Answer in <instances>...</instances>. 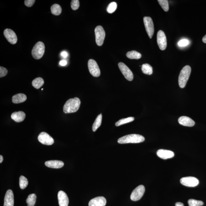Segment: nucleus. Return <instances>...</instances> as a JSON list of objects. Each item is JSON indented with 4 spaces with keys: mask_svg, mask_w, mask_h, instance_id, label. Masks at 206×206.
Here are the masks:
<instances>
[{
    "mask_svg": "<svg viewBox=\"0 0 206 206\" xmlns=\"http://www.w3.org/2000/svg\"><path fill=\"white\" fill-rule=\"evenodd\" d=\"M142 70L143 73L146 75H151L153 73L152 67L148 64H142Z\"/></svg>",
    "mask_w": 206,
    "mask_h": 206,
    "instance_id": "nucleus-26",
    "label": "nucleus"
},
{
    "mask_svg": "<svg viewBox=\"0 0 206 206\" xmlns=\"http://www.w3.org/2000/svg\"><path fill=\"white\" fill-rule=\"evenodd\" d=\"M118 67L126 79L129 81H132L133 79L134 76L131 71L123 63L118 64Z\"/></svg>",
    "mask_w": 206,
    "mask_h": 206,
    "instance_id": "nucleus-9",
    "label": "nucleus"
},
{
    "mask_svg": "<svg viewBox=\"0 0 206 206\" xmlns=\"http://www.w3.org/2000/svg\"><path fill=\"white\" fill-rule=\"evenodd\" d=\"M67 61L65 60H61L59 62V64L61 66H64L67 65Z\"/></svg>",
    "mask_w": 206,
    "mask_h": 206,
    "instance_id": "nucleus-37",
    "label": "nucleus"
},
{
    "mask_svg": "<svg viewBox=\"0 0 206 206\" xmlns=\"http://www.w3.org/2000/svg\"><path fill=\"white\" fill-rule=\"evenodd\" d=\"M144 22L147 33L151 39L154 32V25L152 20L150 17H145L144 18Z\"/></svg>",
    "mask_w": 206,
    "mask_h": 206,
    "instance_id": "nucleus-8",
    "label": "nucleus"
},
{
    "mask_svg": "<svg viewBox=\"0 0 206 206\" xmlns=\"http://www.w3.org/2000/svg\"><path fill=\"white\" fill-rule=\"evenodd\" d=\"M117 3L115 2H112L110 3L108 6L106 10L108 13H112L114 12L116 9Z\"/></svg>",
    "mask_w": 206,
    "mask_h": 206,
    "instance_id": "nucleus-32",
    "label": "nucleus"
},
{
    "mask_svg": "<svg viewBox=\"0 0 206 206\" xmlns=\"http://www.w3.org/2000/svg\"><path fill=\"white\" fill-rule=\"evenodd\" d=\"M61 55L62 57L64 58H67L68 56L67 52L66 51L62 52L61 54Z\"/></svg>",
    "mask_w": 206,
    "mask_h": 206,
    "instance_id": "nucleus-38",
    "label": "nucleus"
},
{
    "mask_svg": "<svg viewBox=\"0 0 206 206\" xmlns=\"http://www.w3.org/2000/svg\"><path fill=\"white\" fill-rule=\"evenodd\" d=\"M157 42L160 50H165L167 46V40L165 33L163 31H158L157 34Z\"/></svg>",
    "mask_w": 206,
    "mask_h": 206,
    "instance_id": "nucleus-10",
    "label": "nucleus"
},
{
    "mask_svg": "<svg viewBox=\"0 0 206 206\" xmlns=\"http://www.w3.org/2000/svg\"><path fill=\"white\" fill-rule=\"evenodd\" d=\"M46 167L52 168H60L64 166V162L61 161L50 160L45 162Z\"/></svg>",
    "mask_w": 206,
    "mask_h": 206,
    "instance_id": "nucleus-19",
    "label": "nucleus"
},
{
    "mask_svg": "<svg viewBox=\"0 0 206 206\" xmlns=\"http://www.w3.org/2000/svg\"><path fill=\"white\" fill-rule=\"evenodd\" d=\"M202 41L204 43H206V34L203 37V39H202Z\"/></svg>",
    "mask_w": 206,
    "mask_h": 206,
    "instance_id": "nucleus-40",
    "label": "nucleus"
},
{
    "mask_svg": "<svg viewBox=\"0 0 206 206\" xmlns=\"http://www.w3.org/2000/svg\"><path fill=\"white\" fill-rule=\"evenodd\" d=\"M3 161V157L2 155H0V163H2Z\"/></svg>",
    "mask_w": 206,
    "mask_h": 206,
    "instance_id": "nucleus-41",
    "label": "nucleus"
},
{
    "mask_svg": "<svg viewBox=\"0 0 206 206\" xmlns=\"http://www.w3.org/2000/svg\"><path fill=\"white\" fill-rule=\"evenodd\" d=\"M145 191V188L143 185H139L134 189L131 194V199L136 201L142 198Z\"/></svg>",
    "mask_w": 206,
    "mask_h": 206,
    "instance_id": "nucleus-6",
    "label": "nucleus"
},
{
    "mask_svg": "<svg viewBox=\"0 0 206 206\" xmlns=\"http://www.w3.org/2000/svg\"><path fill=\"white\" fill-rule=\"evenodd\" d=\"M8 73V70L4 67H0V77L2 78L6 75Z\"/></svg>",
    "mask_w": 206,
    "mask_h": 206,
    "instance_id": "nucleus-35",
    "label": "nucleus"
},
{
    "mask_svg": "<svg viewBox=\"0 0 206 206\" xmlns=\"http://www.w3.org/2000/svg\"><path fill=\"white\" fill-rule=\"evenodd\" d=\"M88 67L89 71L92 76L95 77L100 76V70L95 60L93 59H90L88 61Z\"/></svg>",
    "mask_w": 206,
    "mask_h": 206,
    "instance_id": "nucleus-7",
    "label": "nucleus"
},
{
    "mask_svg": "<svg viewBox=\"0 0 206 206\" xmlns=\"http://www.w3.org/2000/svg\"><path fill=\"white\" fill-rule=\"evenodd\" d=\"M35 0H25L24 1V4L28 7H32L35 2Z\"/></svg>",
    "mask_w": 206,
    "mask_h": 206,
    "instance_id": "nucleus-36",
    "label": "nucleus"
},
{
    "mask_svg": "<svg viewBox=\"0 0 206 206\" xmlns=\"http://www.w3.org/2000/svg\"><path fill=\"white\" fill-rule=\"evenodd\" d=\"M3 34L6 39L12 44H15L17 42L16 34L14 31L10 29H6L4 31Z\"/></svg>",
    "mask_w": 206,
    "mask_h": 206,
    "instance_id": "nucleus-13",
    "label": "nucleus"
},
{
    "mask_svg": "<svg viewBox=\"0 0 206 206\" xmlns=\"http://www.w3.org/2000/svg\"><path fill=\"white\" fill-rule=\"evenodd\" d=\"M25 113L23 111H19L12 113L11 117L12 119L14 120L15 122L19 123L23 121L25 118Z\"/></svg>",
    "mask_w": 206,
    "mask_h": 206,
    "instance_id": "nucleus-20",
    "label": "nucleus"
},
{
    "mask_svg": "<svg viewBox=\"0 0 206 206\" xmlns=\"http://www.w3.org/2000/svg\"><path fill=\"white\" fill-rule=\"evenodd\" d=\"M126 55L128 58L131 59H139L142 57L140 53L135 50L127 52Z\"/></svg>",
    "mask_w": 206,
    "mask_h": 206,
    "instance_id": "nucleus-22",
    "label": "nucleus"
},
{
    "mask_svg": "<svg viewBox=\"0 0 206 206\" xmlns=\"http://www.w3.org/2000/svg\"><path fill=\"white\" fill-rule=\"evenodd\" d=\"M80 104L81 101L78 97L69 99L64 106V112L66 113L76 112L79 109Z\"/></svg>",
    "mask_w": 206,
    "mask_h": 206,
    "instance_id": "nucleus-1",
    "label": "nucleus"
},
{
    "mask_svg": "<svg viewBox=\"0 0 206 206\" xmlns=\"http://www.w3.org/2000/svg\"><path fill=\"white\" fill-rule=\"evenodd\" d=\"M27 99V97L25 94L20 93L13 95L12 98V101L14 104H20L25 102Z\"/></svg>",
    "mask_w": 206,
    "mask_h": 206,
    "instance_id": "nucleus-21",
    "label": "nucleus"
},
{
    "mask_svg": "<svg viewBox=\"0 0 206 206\" xmlns=\"http://www.w3.org/2000/svg\"><path fill=\"white\" fill-rule=\"evenodd\" d=\"M134 120V118L133 117H130L122 119L120 120L117 122H116L115 123V125L116 126H120L121 125L133 121Z\"/></svg>",
    "mask_w": 206,
    "mask_h": 206,
    "instance_id": "nucleus-28",
    "label": "nucleus"
},
{
    "mask_svg": "<svg viewBox=\"0 0 206 206\" xmlns=\"http://www.w3.org/2000/svg\"><path fill=\"white\" fill-rule=\"evenodd\" d=\"M145 141V138L142 136L137 134H129L124 136L118 140V143L120 144H128V143H139Z\"/></svg>",
    "mask_w": 206,
    "mask_h": 206,
    "instance_id": "nucleus-2",
    "label": "nucleus"
},
{
    "mask_svg": "<svg viewBox=\"0 0 206 206\" xmlns=\"http://www.w3.org/2000/svg\"><path fill=\"white\" fill-rule=\"evenodd\" d=\"M191 71V67L188 65L185 66L181 70L178 78L179 85L181 88H184L186 86L187 82L189 79Z\"/></svg>",
    "mask_w": 206,
    "mask_h": 206,
    "instance_id": "nucleus-3",
    "label": "nucleus"
},
{
    "mask_svg": "<svg viewBox=\"0 0 206 206\" xmlns=\"http://www.w3.org/2000/svg\"><path fill=\"white\" fill-rule=\"evenodd\" d=\"M38 138L40 142L46 145H52L54 143L53 138L46 132H43L40 133Z\"/></svg>",
    "mask_w": 206,
    "mask_h": 206,
    "instance_id": "nucleus-12",
    "label": "nucleus"
},
{
    "mask_svg": "<svg viewBox=\"0 0 206 206\" xmlns=\"http://www.w3.org/2000/svg\"><path fill=\"white\" fill-rule=\"evenodd\" d=\"M189 44V41H188V39H183L180 40L178 43V45L179 47H185Z\"/></svg>",
    "mask_w": 206,
    "mask_h": 206,
    "instance_id": "nucleus-34",
    "label": "nucleus"
},
{
    "mask_svg": "<svg viewBox=\"0 0 206 206\" xmlns=\"http://www.w3.org/2000/svg\"><path fill=\"white\" fill-rule=\"evenodd\" d=\"M14 206V195L11 190H8L5 195L3 206Z\"/></svg>",
    "mask_w": 206,
    "mask_h": 206,
    "instance_id": "nucleus-17",
    "label": "nucleus"
},
{
    "mask_svg": "<svg viewBox=\"0 0 206 206\" xmlns=\"http://www.w3.org/2000/svg\"><path fill=\"white\" fill-rule=\"evenodd\" d=\"M44 84V81L42 78L39 77L33 80L32 83L33 86L37 89H39Z\"/></svg>",
    "mask_w": 206,
    "mask_h": 206,
    "instance_id": "nucleus-24",
    "label": "nucleus"
},
{
    "mask_svg": "<svg viewBox=\"0 0 206 206\" xmlns=\"http://www.w3.org/2000/svg\"><path fill=\"white\" fill-rule=\"evenodd\" d=\"M58 199L60 206H68L69 199L67 195L64 192L60 191L58 193Z\"/></svg>",
    "mask_w": 206,
    "mask_h": 206,
    "instance_id": "nucleus-15",
    "label": "nucleus"
},
{
    "mask_svg": "<svg viewBox=\"0 0 206 206\" xmlns=\"http://www.w3.org/2000/svg\"><path fill=\"white\" fill-rule=\"evenodd\" d=\"M181 184L189 187H194L199 184V181L196 178L189 176L182 178L180 179Z\"/></svg>",
    "mask_w": 206,
    "mask_h": 206,
    "instance_id": "nucleus-11",
    "label": "nucleus"
},
{
    "mask_svg": "<svg viewBox=\"0 0 206 206\" xmlns=\"http://www.w3.org/2000/svg\"><path fill=\"white\" fill-rule=\"evenodd\" d=\"M51 11L52 14L55 15H59L62 13V9L60 5L54 4L51 7Z\"/></svg>",
    "mask_w": 206,
    "mask_h": 206,
    "instance_id": "nucleus-25",
    "label": "nucleus"
},
{
    "mask_svg": "<svg viewBox=\"0 0 206 206\" xmlns=\"http://www.w3.org/2000/svg\"><path fill=\"white\" fill-rule=\"evenodd\" d=\"M71 8L73 10L78 9L80 7V2L78 0H73L71 3Z\"/></svg>",
    "mask_w": 206,
    "mask_h": 206,
    "instance_id": "nucleus-33",
    "label": "nucleus"
},
{
    "mask_svg": "<svg viewBox=\"0 0 206 206\" xmlns=\"http://www.w3.org/2000/svg\"><path fill=\"white\" fill-rule=\"evenodd\" d=\"M158 2L160 6L165 12H167L169 10L168 1L167 0H158Z\"/></svg>",
    "mask_w": 206,
    "mask_h": 206,
    "instance_id": "nucleus-31",
    "label": "nucleus"
},
{
    "mask_svg": "<svg viewBox=\"0 0 206 206\" xmlns=\"http://www.w3.org/2000/svg\"><path fill=\"white\" fill-rule=\"evenodd\" d=\"M102 115L101 113L96 118L95 121H94L93 125H92V130L94 132L100 126L101 123H102Z\"/></svg>",
    "mask_w": 206,
    "mask_h": 206,
    "instance_id": "nucleus-23",
    "label": "nucleus"
},
{
    "mask_svg": "<svg viewBox=\"0 0 206 206\" xmlns=\"http://www.w3.org/2000/svg\"><path fill=\"white\" fill-rule=\"evenodd\" d=\"M157 154L159 157L165 160L172 158L174 156L173 152L164 149L158 150L157 152Z\"/></svg>",
    "mask_w": 206,
    "mask_h": 206,
    "instance_id": "nucleus-16",
    "label": "nucleus"
},
{
    "mask_svg": "<svg viewBox=\"0 0 206 206\" xmlns=\"http://www.w3.org/2000/svg\"><path fill=\"white\" fill-rule=\"evenodd\" d=\"M36 194L32 193V194L29 195L26 200V202L28 204V206H34L36 203Z\"/></svg>",
    "mask_w": 206,
    "mask_h": 206,
    "instance_id": "nucleus-27",
    "label": "nucleus"
},
{
    "mask_svg": "<svg viewBox=\"0 0 206 206\" xmlns=\"http://www.w3.org/2000/svg\"><path fill=\"white\" fill-rule=\"evenodd\" d=\"M175 206H184V204L181 202H177L175 204Z\"/></svg>",
    "mask_w": 206,
    "mask_h": 206,
    "instance_id": "nucleus-39",
    "label": "nucleus"
},
{
    "mask_svg": "<svg viewBox=\"0 0 206 206\" xmlns=\"http://www.w3.org/2000/svg\"><path fill=\"white\" fill-rule=\"evenodd\" d=\"M45 49L44 44L42 42H38L34 45L32 50L33 57L37 60L41 59L44 54Z\"/></svg>",
    "mask_w": 206,
    "mask_h": 206,
    "instance_id": "nucleus-4",
    "label": "nucleus"
},
{
    "mask_svg": "<svg viewBox=\"0 0 206 206\" xmlns=\"http://www.w3.org/2000/svg\"><path fill=\"white\" fill-rule=\"evenodd\" d=\"M189 206H202L203 205V202L202 201L198 200L193 199H190L188 201Z\"/></svg>",
    "mask_w": 206,
    "mask_h": 206,
    "instance_id": "nucleus-30",
    "label": "nucleus"
},
{
    "mask_svg": "<svg viewBox=\"0 0 206 206\" xmlns=\"http://www.w3.org/2000/svg\"><path fill=\"white\" fill-rule=\"evenodd\" d=\"M95 41L99 46H102L105 38L106 33L104 28L101 26H98L95 29Z\"/></svg>",
    "mask_w": 206,
    "mask_h": 206,
    "instance_id": "nucleus-5",
    "label": "nucleus"
},
{
    "mask_svg": "<svg viewBox=\"0 0 206 206\" xmlns=\"http://www.w3.org/2000/svg\"><path fill=\"white\" fill-rule=\"evenodd\" d=\"M28 184V182L27 178L23 176H20L19 180V185L20 188L22 189H24L27 186Z\"/></svg>",
    "mask_w": 206,
    "mask_h": 206,
    "instance_id": "nucleus-29",
    "label": "nucleus"
},
{
    "mask_svg": "<svg viewBox=\"0 0 206 206\" xmlns=\"http://www.w3.org/2000/svg\"><path fill=\"white\" fill-rule=\"evenodd\" d=\"M179 123L180 124L184 126L188 127L193 126L195 124V123L191 118L188 116H182L178 119Z\"/></svg>",
    "mask_w": 206,
    "mask_h": 206,
    "instance_id": "nucleus-18",
    "label": "nucleus"
},
{
    "mask_svg": "<svg viewBox=\"0 0 206 206\" xmlns=\"http://www.w3.org/2000/svg\"><path fill=\"white\" fill-rule=\"evenodd\" d=\"M106 203V200L104 197H98L90 201L89 206H105Z\"/></svg>",
    "mask_w": 206,
    "mask_h": 206,
    "instance_id": "nucleus-14",
    "label": "nucleus"
}]
</instances>
